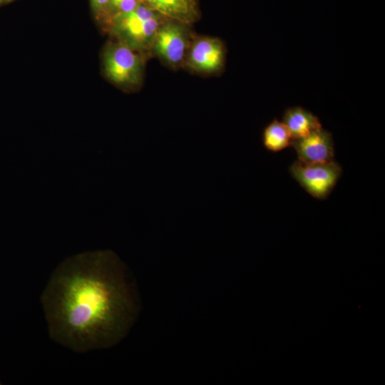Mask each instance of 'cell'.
<instances>
[{
  "mask_svg": "<svg viewBox=\"0 0 385 385\" xmlns=\"http://www.w3.org/2000/svg\"><path fill=\"white\" fill-rule=\"evenodd\" d=\"M140 3V0H110L98 21L108 31L117 19L134 11Z\"/></svg>",
  "mask_w": 385,
  "mask_h": 385,
  "instance_id": "8fae6325",
  "label": "cell"
},
{
  "mask_svg": "<svg viewBox=\"0 0 385 385\" xmlns=\"http://www.w3.org/2000/svg\"><path fill=\"white\" fill-rule=\"evenodd\" d=\"M185 25L167 19L158 30L152 48L170 65L178 64L185 56L188 43Z\"/></svg>",
  "mask_w": 385,
  "mask_h": 385,
  "instance_id": "5b68a950",
  "label": "cell"
},
{
  "mask_svg": "<svg viewBox=\"0 0 385 385\" xmlns=\"http://www.w3.org/2000/svg\"><path fill=\"white\" fill-rule=\"evenodd\" d=\"M135 51L118 41L107 45L103 63L105 73L111 81L123 87H133L141 83L143 63Z\"/></svg>",
  "mask_w": 385,
  "mask_h": 385,
  "instance_id": "3957f363",
  "label": "cell"
},
{
  "mask_svg": "<svg viewBox=\"0 0 385 385\" xmlns=\"http://www.w3.org/2000/svg\"><path fill=\"white\" fill-rule=\"evenodd\" d=\"M167 19L140 2L137 8L117 19L108 31L136 51L152 48L158 30Z\"/></svg>",
  "mask_w": 385,
  "mask_h": 385,
  "instance_id": "7a4b0ae2",
  "label": "cell"
},
{
  "mask_svg": "<svg viewBox=\"0 0 385 385\" xmlns=\"http://www.w3.org/2000/svg\"><path fill=\"white\" fill-rule=\"evenodd\" d=\"M0 384H1V383H0Z\"/></svg>",
  "mask_w": 385,
  "mask_h": 385,
  "instance_id": "5bb4252c",
  "label": "cell"
},
{
  "mask_svg": "<svg viewBox=\"0 0 385 385\" xmlns=\"http://www.w3.org/2000/svg\"><path fill=\"white\" fill-rule=\"evenodd\" d=\"M225 54V47L220 39L200 38L197 39L190 48L186 65L197 72H217L224 65Z\"/></svg>",
  "mask_w": 385,
  "mask_h": 385,
  "instance_id": "8992f818",
  "label": "cell"
},
{
  "mask_svg": "<svg viewBox=\"0 0 385 385\" xmlns=\"http://www.w3.org/2000/svg\"><path fill=\"white\" fill-rule=\"evenodd\" d=\"M291 145L296 150L300 163L311 164L333 160L332 137L322 128L313 130L303 138L292 139Z\"/></svg>",
  "mask_w": 385,
  "mask_h": 385,
  "instance_id": "52a82bcc",
  "label": "cell"
},
{
  "mask_svg": "<svg viewBox=\"0 0 385 385\" xmlns=\"http://www.w3.org/2000/svg\"><path fill=\"white\" fill-rule=\"evenodd\" d=\"M50 337L80 353L122 340L140 310L125 265L111 250L70 257L53 271L41 295Z\"/></svg>",
  "mask_w": 385,
  "mask_h": 385,
  "instance_id": "6da1fadb",
  "label": "cell"
},
{
  "mask_svg": "<svg viewBox=\"0 0 385 385\" xmlns=\"http://www.w3.org/2000/svg\"><path fill=\"white\" fill-rule=\"evenodd\" d=\"M291 140L289 133L282 122L275 120L264 131L263 142L270 150H281L291 145Z\"/></svg>",
  "mask_w": 385,
  "mask_h": 385,
  "instance_id": "30bf717a",
  "label": "cell"
},
{
  "mask_svg": "<svg viewBox=\"0 0 385 385\" xmlns=\"http://www.w3.org/2000/svg\"><path fill=\"white\" fill-rule=\"evenodd\" d=\"M148 8L165 18L184 24L198 19L199 11L195 0H140Z\"/></svg>",
  "mask_w": 385,
  "mask_h": 385,
  "instance_id": "ba28073f",
  "label": "cell"
},
{
  "mask_svg": "<svg viewBox=\"0 0 385 385\" xmlns=\"http://www.w3.org/2000/svg\"><path fill=\"white\" fill-rule=\"evenodd\" d=\"M110 0H91V8L96 20L103 15Z\"/></svg>",
  "mask_w": 385,
  "mask_h": 385,
  "instance_id": "7c38bea8",
  "label": "cell"
},
{
  "mask_svg": "<svg viewBox=\"0 0 385 385\" xmlns=\"http://www.w3.org/2000/svg\"><path fill=\"white\" fill-rule=\"evenodd\" d=\"M282 123L287 127L292 140L307 136L313 130L322 128L317 116L300 107L287 109Z\"/></svg>",
  "mask_w": 385,
  "mask_h": 385,
  "instance_id": "9c48e42d",
  "label": "cell"
},
{
  "mask_svg": "<svg viewBox=\"0 0 385 385\" xmlns=\"http://www.w3.org/2000/svg\"><path fill=\"white\" fill-rule=\"evenodd\" d=\"M13 0H0V6L12 1Z\"/></svg>",
  "mask_w": 385,
  "mask_h": 385,
  "instance_id": "4fadbf2b",
  "label": "cell"
},
{
  "mask_svg": "<svg viewBox=\"0 0 385 385\" xmlns=\"http://www.w3.org/2000/svg\"><path fill=\"white\" fill-rule=\"evenodd\" d=\"M290 172L297 181L313 197L325 198L341 175L340 166L334 160L305 164L295 162Z\"/></svg>",
  "mask_w": 385,
  "mask_h": 385,
  "instance_id": "277c9868",
  "label": "cell"
}]
</instances>
